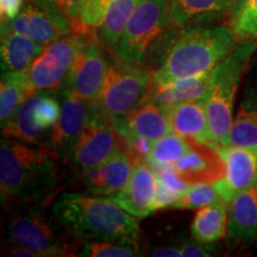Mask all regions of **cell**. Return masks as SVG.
Wrapping results in <instances>:
<instances>
[{
    "label": "cell",
    "mask_w": 257,
    "mask_h": 257,
    "mask_svg": "<svg viewBox=\"0 0 257 257\" xmlns=\"http://www.w3.org/2000/svg\"><path fill=\"white\" fill-rule=\"evenodd\" d=\"M140 253L138 233L111 240H88L79 256L82 257H134Z\"/></svg>",
    "instance_id": "29"
},
{
    "label": "cell",
    "mask_w": 257,
    "mask_h": 257,
    "mask_svg": "<svg viewBox=\"0 0 257 257\" xmlns=\"http://www.w3.org/2000/svg\"><path fill=\"white\" fill-rule=\"evenodd\" d=\"M95 34H91L76 54L62 86V94L95 101L100 94L111 63Z\"/></svg>",
    "instance_id": "9"
},
{
    "label": "cell",
    "mask_w": 257,
    "mask_h": 257,
    "mask_svg": "<svg viewBox=\"0 0 257 257\" xmlns=\"http://www.w3.org/2000/svg\"><path fill=\"white\" fill-rule=\"evenodd\" d=\"M119 150L130 153L127 141L115 128L113 121L96 112L80 135L70 157L74 167L82 174Z\"/></svg>",
    "instance_id": "11"
},
{
    "label": "cell",
    "mask_w": 257,
    "mask_h": 257,
    "mask_svg": "<svg viewBox=\"0 0 257 257\" xmlns=\"http://www.w3.org/2000/svg\"><path fill=\"white\" fill-rule=\"evenodd\" d=\"M63 95L61 113L50 130L49 147L59 155L70 156L80 135L98 112L95 101L83 100L73 95Z\"/></svg>",
    "instance_id": "13"
},
{
    "label": "cell",
    "mask_w": 257,
    "mask_h": 257,
    "mask_svg": "<svg viewBox=\"0 0 257 257\" xmlns=\"http://www.w3.org/2000/svg\"><path fill=\"white\" fill-rule=\"evenodd\" d=\"M225 165V175L216 187L224 200L230 202L240 192L257 185V149L237 146L218 148Z\"/></svg>",
    "instance_id": "14"
},
{
    "label": "cell",
    "mask_w": 257,
    "mask_h": 257,
    "mask_svg": "<svg viewBox=\"0 0 257 257\" xmlns=\"http://www.w3.org/2000/svg\"><path fill=\"white\" fill-rule=\"evenodd\" d=\"M25 73H3L0 82V124L4 127L23 102L35 94Z\"/></svg>",
    "instance_id": "26"
},
{
    "label": "cell",
    "mask_w": 257,
    "mask_h": 257,
    "mask_svg": "<svg viewBox=\"0 0 257 257\" xmlns=\"http://www.w3.org/2000/svg\"><path fill=\"white\" fill-rule=\"evenodd\" d=\"M189 150H191V141L188 138L170 133L154 141L144 161L152 168L174 166Z\"/></svg>",
    "instance_id": "28"
},
{
    "label": "cell",
    "mask_w": 257,
    "mask_h": 257,
    "mask_svg": "<svg viewBox=\"0 0 257 257\" xmlns=\"http://www.w3.org/2000/svg\"><path fill=\"white\" fill-rule=\"evenodd\" d=\"M27 0H0V15L2 23H8L17 17L24 8Z\"/></svg>",
    "instance_id": "34"
},
{
    "label": "cell",
    "mask_w": 257,
    "mask_h": 257,
    "mask_svg": "<svg viewBox=\"0 0 257 257\" xmlns=\"http://www.w3.org/2000/svg\"><path fill=\"white\" fill-rule=\"evenodd\" d=\"M6 253L10 256H19V257H41L36 251L34 250L25 248V246L17 245V244H12V246L8 249Z\"/></svg>",
    "instance_id": "37"
},
{
    "label": "cell",
    "mask_w": 257,
    "mask_h": 257,
    "mask_svg": "<svg viewBox=\"0 0 257 257\" xmlns=\"http://www.w3.org/2000/svg\"><path fill=\"white\" fill-rule=\"evenodd\" d=\"M110 199L136 218L150 216L156 211V176L146 161H140L126 186Z\"/></svg>",
    "instance_id": "16"
},
{
    "label": "cell",
    "mask_w": 257,
    "mask_h": 257,
    "mask_svg": "<svg viewBox=\"0 0 257 257\" xmlns=\"http://www.w3.org/2000/svg\"><path fill=\"white\" fill-rule=\"evenodd\" d=\"M174 134L218 148L211 133L205 100L185 101L166 108Z\"/></svg>",
    "instance_id": "19"
},
{
    "label": "cell",
    "mask_w": 257,
    "mask_h": 257,
    "mask_svg": "<svg viewBox=\"0 0 257 257\" xmlns=\"http://www.w3.org/2000/svg\"><path fill=\"white\" fill-rule=\"evenodd\" d=\"M53 217L64 232L78 239L111 240L137 234L136 218L112 199L68 192L54 202Z\"/></svg>",
    "instance_id": "3"
},
{
    "label": "cell",
    "mask_w": 257,
    "mask_h": 257,
    "mask_svg": "<svg viewBox=\"0 0 257 257\" xmlns=\"http://www.w3.org/2000/svg\"><path fill=\"white\" fill-rule=\"evenodd\" d=\"M257 238V185L238 193L229 204L226 242L230 245Z\"/></svg>",
    "instance_id": "20"
},
{
    "label": "cell",
    "mask_w": 257,
    "mask_h": 257,
    "mask_svg": "<svg viewBox=\"0 0 257 257\" xmlns=\"http://www.w3.org/2000/svg\"><path fill=\"white\" fill-rule=\"evenodd\" d=\"M137 162L140 161L133 154L119 150L100 165L83 172V185L93 194L110 197L126 186Z\"/></svg>",
    "instance_id": "17"
},
{
    "label": "cell",
    "mask_w": 257,
    "mask_h": 257,
    "mask_svg": "<svg viewBox=\"0 0 257 257\" xmlns=\"http://www.w3.org/2000/svg\"><path fill=\"white\" fill-rule=\"evenodd\" d=\"M153 169L156 176V210L172 207L191 185L176 174L173 166L157 167Z\"/></svg>",
    "instance_id": "30"
},
{
    "label": "cell",
    "mask_w": 257,
    "mask_h": 257,
    "mask_svg": "<svg viewBox=\"0 0 257 257\" xmlns=\"http://www.w3.org/2000/svg\"><path fill=\"white\" fill-rule=\"evenodd\" d=\"M172 25L168 0H141L114 53L127 62H142L148 49Z\"/></svg>",
    "instance_id": "7"
},
{
    "label": "cell",
    "mask_w": 257,
    "mask_h": 257,
    "mask_svg": "<svg viewBox=\"0 0 257 257\" xmlns=\"http://www.w3.org/2000/svg\"><path fill=\"white\" fill-rule=\"evenodd\" d=\"M154 72L143 62L120 59L112 62L104 87L95 100L99 113L114 121L134 110L152 87Z\"/></svg>",
    "instance_id": "6"
},
{
    "label": "cell",
    "mask_w": 257,
    "mask_h": 257,
    "mask_svg": "<svg viewBox=\"0 0 257 257\" xmlns=\"http://www.w3.org/2000/svg\"><path fill=\"white\" fill-rule=\"evenodd\" d=\"M43 49L44 46L21 32L2 28L3 73H25Z\"/></svg>",
    "instance_id": "22"
},
{
    "label": "cell",
    "mask_w": 257,
    "mask_h": 257,
    "mask_svg": "<svg viewBox=\"0 0 257 257\" xmlns=\"http://www.w3.org/2000/svg\"><path fill=\"white\" fill-rule=\"evenodd\" d=\"M221 200L224 199L218 192L216 184L201 182V184L188 186V188L182 193L181 197L173 204L172 207L180 208V210H194V208L205 207Z\"/></svg>",
    "instance_id": "31"
},
{
    "label": "cell",
    "mask_w": 257,
    "mask_h": 257,
    "mask_svg": "<svg viewBox=\"0 0 257 257\" xmlns=\"http://www.w3.org/2000/svg\"><path fill=\"white\" fill-rule=\"evenodd\" d=\"M189 141L191 150L173 166L176 174L188 185L214 184L223 179L225 165L218 148L194 140Z\"/></svg>",
    "instance_id": "18"
},
{
    "label": "cell",
    "mask_w": 257,
    "mask_h": 257,
    "mask_svg": "<svg viewBox=\"0 0 257 257\" xmlns=\"http://www.w3.org/2000/svg\"><path fill=\"white\" fill-rule=\"evenodd\" d=\"M230 28H192L180 34L167 48L153 76V87L213 70L236 49Z\"/></svg>",
    "instance_id": "2"
},
{
    "label": "cell",
    "mask_w": 257,
    "mask_h": 257,
    "mask_svg": "<svg viewBox=\"0 0 257 257\" xmlns=\"http://www.w3.org/2000/svg\"><path fill=\"white\" fill-rule=\"evenodd\" d=\"M212 70L180 79L168 85L150 87L143 101H155L162 107L180 104L185 101L205 100L210 91ZM142 101V102H143Z\"/></svg>",
    "instance_id": "21"
},
{
    "label": "cell",
    "mask_w": 257,
    "mask_h": 257,
    "mask_svg": "<svg viewBox=\"0 0 257 257\" xmlns=\"http://www.w3.org/2000/svg\"><path fill=\"white\" fill-rule=\"evenodd\" d=\"M229 202L221 200L201 207L191 225L193 239L204 244H213L226 236L229 223Z\"/></svg>",
    "instance_id": "25"
},
{
    "label": "cell",
    "mask_w": 257,
    "mask_h": 257,
    "mask_svg": "<svg viewBox=\"0 0 257 257\" xmlns=\"http://www.w3.org/2000/svg\"><path fill=\"white\" fill-rule=\"evenodd\" d=\"M231 30L237 40L250 41L257 37V0H244L234 9Z\"/></svg>",
    "instance_id": "32"
},
{
    "label": "cell",
    "mask_w": 257,
    "mask_h": 257,
    "mask_svg": "<svg viewBox=\"0 0 257 257\" xmlns=\"http://www.w3.org/2000/svg\"><path fill=\"white\" fill-rule=\"evenodd\" d=\"M172 25L185 28L239 5V0H168Z\"/></svg>",
    "instance_id": "23"
},
{
    "label": "cell",
    "mask_w": 257,
    "mask_h": 257,
    "mask_svg": "<svg viewBox=\"0 0 257 257\" xmlns=\"http://www.w3.org/2000/svg\"><path fill=\"white\" fill-rule=\"evenodd\" d=\"M211 244H204L198 242V240H187L180 244V249H181V256L186 257H202V256H210L213 249L211 248Z\"/></svg>",
    "instance_id": "33"
},
{
    "label": "cell",
    "mask_w": 257,
    "mask_h": 257,
    "mask_svg": "<svg viewBox=\"0 0 257 257\" xmlns=\"http://www.w3.org/2000/svg\"><path fill=\"white\" fill-rule=\"evenodd\" d=\"M28 144L10 138L2 141L0 191L4 206L41 205L57 186L59 154L50 147Z\"/></svg>",
    "instance_id": "1"
},
{
    "label": "cell",
    "mask_w": 257,
    "mask_h": 257,
    "mask_svg": "<svg viewBox=\"0 0 257 257\" xmlns=\"http://www.w3.org/2000/svg\"><path fill=\"white\" fill-rule=\"evenodd\" d=\"M61 106L48 92H37L23 102L11 120L2 127L10 140L36 144L56 124Z\"/></svg>",
    "instance_id": "12"
},
{
    "label": "cell",
    "mask_w": 257,
    "mask_h": 257,
    "mask_svg": "<svg viewBox=\"0 0 257 257\" xmlns=\"http://www.w3.org/2000/svg\"><path fill=\"white\" fill-rule=\"evenodd\" d=\"M255 50L256 43L246 41L212 70L210 91L205 105L211 133L218 148L226 144L233 121L234 96Z\"/></svg>",
    "instance_id": "4"
},
{
    "label": "cell",
    "mask_w": 257,
    "mask_h": 257,
    "mask_svg": "<svg viewBox=\"0 0 257 257\" xmlns=\"http://www.w3.org/2000/svg\"><path fill=\"white\" fill-rule=\"evenodd\" d=\"M149 256L157 257H173V256H181V249L180 245L178 246H160V248L153 249L149 252Z\"/></svg>",
    "instance_id": "36"
},
{
    "label": "cell",
    "mask_w": 257,
    "mask_h": 257,
    "mask_svg": "<svg viewBox=\"0 0 257 257\" xmlns=\"http://www.w3.org/2000/svg\"><path fill=\"white\" fill-rule=\"evenodd\" d=\"M91 34L93 32H72L44 47L43 51L25 72L30 87L36 93L62 88L76 54Z\"/></svg>",
    "instance_id": "8"
},
{
    "label": "cell",
    "mask_w": 257,
    "mask_h": 257,
    "mask_svg": "<svg viewBox=\"0 0 257 257\" xmlns=\"http://www.w3.org/2000/svg\"><path fill=\"white\" fill-rule=\"evenodd\" d=\"M113 124L128 144L136 141L154 142L173 133L166 108L155 101L141 102Z\"/></svg>",
    "instance_id": "15"
},
{
    "label": "cell",
    "mask_w": 257,
    "mask_h": 257,
    "mask_svg": "<svg viewBox=\"0 0 257 257\" xmlns=\"http://www.w3.org/2000/svg\"><path fill=\"white\" fill-rule=\"evenodd\" d=\"M141 0H107L101 23L95 30V36L106 49L114 51L128 19Z\"/></svg>",
    "instance_id": "24"
},
{
    "label": "cell",
    "mask_w": 257,
    "mask_h": 257,
    "mask_svg": "<svg viewBox=\"0 0 257 257\" xmlns=\"http://www.w3.org/2000/svg\"><path fill=\"white\" fill-rule=\"evenodd\" d=\"M2 28L21 32L46 47L72 34V21L55 0H27L17 17L2 23Z\"/></svg>",
    "instance_id": "10"
},
{
    "label": "cell",
    "mask_w": 257,
    "mask_h": 257,
    "mask_svg": "<svg viewBox=\"0 0 257 257\" xmlns=\"http://www.w3.org/2000/svg\"><path fill=\"white\" fill-rule=\"evenodd\" d=\"M243 2H244V0H239V5H240V4H242V3H243ZM239 5H238V6H239Z\"/></svg>",
    "instance_id": "38"
},
{
    "label": "cell",
    "mask_w": 257,
    "mask_h": 257,
    "mask_svg": "<svg viewBox=\"0 0 257 257\" xmlns=\"http://www.w3.org/2000/svg\"><path fill=\"white\" fill-rule=\"evenodd\" d=\"M55 3L64 12V15L74 22L80 17L82 10L87 4V0H55Z\"/></svg>",
    "instance_id": "35"
},
{
    "label": "cell",
    "mask_w": 257,
    "mask_h": 257,
    "mask_svg": "<svg viewBox=\"0 0 257 257\" xmlns=\"http://www.w3.org/2000/svg\"><path fill=\"white\" fill-rule=\"evenodd\" d=\"M225 146L257 149V94L240 104Z\"/></svg>",
    "instance_id": "27"
},
{
    "label": "cell",
    "mask_w": 257,
    "mask_h": 257,
    "mask_svg": "<svg viewBox=\"0 0 257 257\" xmlns=\"http://www.w3.org/2000/svg\"><path fill=\"white\" fill-rule=\"evenodd\" d=\"M6 214V234L11 244L25 246L41 257L75 256L78 245L55 225V218H48L41 205H10Z\"/></svg>",
    "instance_id": "5"
}]
</instances>
